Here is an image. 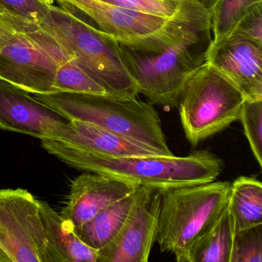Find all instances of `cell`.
Masks as SVG:
<instances>
[{
  "label": "cell",
  "mask_w": 262,
  "mask_h": 262,
  "mask_svg": "<svg viewBox=\"0 0 262 262\" xmlns=\"http://www.w3.org/2000/svg\"><path fill=\"white\" fill-rule=\"evenodd\" d=\"M228 204L236 231L262 225V184L255 178L236 179L231 185Z\"/></svg>",
  "instance_id": "18"
},
{
  "label": "cell",
  "mask_w": 262,
  "mask_h": 262,
  "mask_svg": "<svg viewBox=\"0 0 262 262\" xmlns=\"http://www.w3.org/2000/svg\"><path fill=\"white\" fill-rule=\"evenodd\" d=\"M159 190L139 187L133 209L116 237L98 250V262H147L156 242Z\"/></svg>",
  "instance_id": "8"
},
{
  "label": "cell",
  "mask_w": 262,
  "mask_h": 262,
  "mask_svg": "<svg viewBox=\"0 0 262 262\" xmlns=\"http://www.w3.org/2000/svg\"><path fill=\"white\" fill-rule=\"evenodd\" d=\"M0 262H12L7 253L0 247Z\"/></svg>",
  "instance_id": "26"
},
{
  "label": "cell",
  "mask_w": 262,
  "mask_h": 262,
  "mask_svg": "<svg viewBox=\"0 0 262 262\" xmlns=\"http://www.w3.org/2000/svg\"><path fill=\"white\" fill-rule=\"evenodd\" d=\"M69 121L94 124L116 134L151 147L165 156L168 148L160 116L150 102L119 99L108 95L56 92L32 94Z\"/></svg>",
  "instance_id": "4"
},
{
  "label": "cell",
  "mask_w": 262,
  "mask_h": 262,
  "mask_svg": "<svg viewBox=\"0 0 262 262\" xmlns=\"http://www.w3.org/2000/svg\"><path fill=\"white\" fill-rule=\"evenodd\" d=\"M230 35L262 43V2L248 10Z\"/></svg>",
  "instance_id": "23"
},
{
  "label": "cell",
  "mask_w": 262,
  "mask_h": 262,
  "mask_svg": "<svg viewBox=\"0 0 262 262\" xmlns=\"http://www.w3.org/2000/svg\"><path fill=\"white\" fill-rule=\"evenodd\" d=\"M76 149L111 158L165 156L148 145L108 131L90 122L70 121L58 139Z\"/></svg>",
  "instance_id": "13"
},
{
  "label": "cell",
  "mask_w": 262,
  "mask_h": 262,
  "mask_svg": "<svg viewBox=\"0 0 262 262\" xmlns=\"http://www.w3.org/2000/svg\"><path fill=\"white\" fill-rule=\"evenodd\" d=\"M28 30L56 65V92L107 95L52 35L32 21L29 24Z\"/></svg>",
  "instance_id": "14"
},
{
  "label": "cell",
  "mask_w": 262,
  "mask_h": 262,
  "mask_svg": "<svg viewBox=\"0 0 262 262\" xmlns=\"http://www.w3.org/2000/svg\"><path fill=\"white\" fill-rule=\"evenodd\" d=\"M113 5L138 13L159 17H172L177 12L181 0H103Z\"/></svg>",
  "instance_id": "22"
},
{
  "label": "cell",
  "mask_w": 262,
  "mask_h": 262,
  "mask_svg": "<svg viewBox=\"0 0 262 262\" xmlns=\"http://www.w3.org/2000/svg\"><path fill=\"white\" fill-rule=\"evenodd\" d=\"M30 23L27 19L22 30L0 50V79L31 94L56 93V65L32 37Z\"/></svg>",
  "instance_id": "9"
},
{
  "label": "cell",
  "mask_w": 262,
  "mask_h": 262,
  "mask_svg": "<svg viewBox=\"0 0 262 262\" xmlns=\"http://www.w3.org/2000/svg\"><path fill=\"white\" fill-rule=\"evenodd\" d=\"M245 101L240 90L211 64L204 62L194 70L182 85L177 106L191 146L240 120Z\"/></svg>",
  "instance_id": "6"
},
{
  "label": "cell",
  "mask_w": 262,
  "mask_h": 262,
  "mask_svg": "<svg viewBox=\"0 0 262 262\" xmlns=\"http://www.w3.org/2000/svg\"><path fill=\"white\" fill-rule=\"evenodd\" d=\"M0 12H3V13H10V12L6 8L5 6L1 2H0Z\"/></svg>",
  "instance_id": "27"
},
{
  "label": "cell",
  "mask_w": 262,
  "mask_h": 262,
  "mask_svg": "<svg viewBox=\"0 0 262 262\" xmlns=\"http://www.w3.org/2000/svg\"><path fill=\"white\" fill-rule=\"evenodd\" d=\"M139 188L99 211L89 222L75 228L73 230L78 237L97 251L110 243L128 219L139 194Z\"/></svg>",
  "instance_id": "16"
},
{
  "label": "cell",
  "mask_w": 262,
  "mask_h": 262,
  "mask_svg": "<svg viewBox=\"0 0 262 262\" xmlns=\"http://www.w3.org/2000/svg\"><path fill=\"white\" fill-rule=\"evenodd\" d=\"M262 0H213L211 10L212 40L219 42L231 34L242 16Z\"/></svg>",
  "instance_id": "19"
},
{
  "label": "cell",
  "mask_w": 262,
  "mask_h": 262,
  "mask_svg": "<svg viewBox=\"0 0 262 262\" xmlns=\"http://www.w3.org/2000/svg\"><path fill=\"white\" fill-rule=\"evenodd\" d=\"M262 261V225L236 231L230 262Z\"/></svg>",
  "instance_id": "21"
},
{
  "label": "cell",
  "mask_w": 262,
  "mask_h": 262,
  "mask_svg": "<svg viewBox=\"0 0 262 262\" xmlns=\"http://www.w3.org/2000/svg\"><path fill=\"white\" fill-rule=\"evenodd\" d=\"M6 8L18 16L39 24L42 14L53 0H0Z\"/></svg>",
  "instance_id": "24"
},
{
  "label": "cell",
  "mask_w": 262,
  "mask_h": 262,
  "mask_svg": "<svg viewBox=\"0 0 262 262\" xmlns=\"http://www.w3.org/2000/svg\"><path fill=\"white\" fill-rule=\"evenodd\" d=\"M138 188L105 174L85 171L72 182L68 201L61 215L74 229Z\"/></svg>",
  "instance_id": "12"
},
{
  "label": "cell",
  "mask_w": 262,
  "mask_h": 262,
  "mask_svg": "<svg viewBox=\"0 0 262 262\" xmlns=\"http://www.w3.org/2000/svg\"><path fill=\"white\" fill-rule=\"evenodd\" d=\"M60 113L31 93L0 79V128L40 141L58 139L69 123Z\"/></svg>",
  "instance_id": "10"
},
{
  "label": "cell",
  "mask_w": 262,
  "mask_h": 262,
  "mask_svg": "<svg viewBox=\"0 0 262 262\" xmlns=\"http://www.w3.org/2000/svg\"><path fill=\"white\" fill-rule=\"evenodd\" d=\"M235 232L228 203L211 229L190 248L186 262H230Z\"/></svg>",
  "instance_id": "17"
},
{
  "label": "cell",
  "mask_w": 262,
  "mask_h": 262,
  "mask_svg": "<svg viewBox=\"0 0 262 262\" xmlns=\"http://www.w3.org/2000/svg\"><path fill=\"white\" fill-rule=\"evenodd\" d=\"M0 247L12 262H54L39 200L27 190L0 189Z\"/></svg>",
  "instance_id": "7"
},
{
  "label": "cell",
  "mask_w": 262,
  "mask_h": 262,
  "mask_svg": "<svg viewBox=\"0 0 262 262\" xmlns=\"http://www.w3.org/2000/svg\"><path fill=\"white\" fill-rule=\"evenodd\" d=\"M41 145L50 154L76 169L156 190L214 182L225 167L223 161L209 150L180 157L111 158L76 149L58 140H42Z\"/></svg>",
  "instance_id": "2"
},
{
  "label": "cell",
  "mask_w": 262,
  "mask_h": 262,
  "mask_svg": "<svg viewBox=\"0 0 262 262\" xmlns=\"http://www.w3.org/2000/svg\"><path fill=\"white\" fill-rule=\"evenodd\" d=\"M231 182L214 181L159 190L157 241L162 252L186 262L192 245L208 232L229 200Z\"/></svg>",
  "instance_id": "5"
},
{
  "label": "cell",
  "mask_w": 262,
  "mask_h": 262,
  "mask_svg": "<svg viewBox=\"0 0 262 262\" xmlns=\"http://www.w3.org/2000/svg\"><path fill=\"white\" fill-rule=\"evenodd\" d=\"M206 62L228 78L246 100H262V43L232 35L212 40Z\"/></svg>",
  "instance_id": "11"
},
{
  "label": "cell",
  "mask_w": 262,
  "mask_h": 262,
  "mask_svg": "<svg viewBox=\"0 0 262 262\" xmlns=\"http://www.w3.org/2000/svg\"><path fill=\"white\" fill-rule=\"evenodd\" d=\"M40 214L54 262H98V251L84 243L70 224L47 202L39 201Z\"/></svg>",
  "instance_id": "15"
},
{
  "label": "cell",
  "mask_w": 262,
  "mask_h": 262,
  "mask_svg": "<svg viewBox=\"0 0 262 262\" xmlns=\"http://www.w3.org/2000/svg\"><path fill=\"white\" fill-rule=\"evenodd\" d=\"M27 19L13 13L0 12V50L10 43L22 30Z\"/></svg>",
  "instance_id": "25"
},
{
  "label": "cell",
  "mask_w": 262,
  "mask_h": 262,
  "mask_svg": "<svg viewBox=\"0 0 262 262\" xmlns=\"http://www.w3.org/2000/svg\"><path fill=\"white\" fill-rule=\"evenodd\" d=\"M251 151L257 164L262 167V100L245 99L240 120Z\"/></svg>",
  "instance_id": "20"
},
{
  "label": "cell",
  "mask_w": 262,
  "mask_h": 262,
  "mask_svg": "<svg viewBox=\"0 0 262 262\" xmlns=\"http://www.w3.org/2000/svg\"><path fill=\"white\" fill-rule=\"evenodd\" d=\"M38 25L53 36L108 96L138 98V85L121 56L119 42L94 26L49 6Z\"/></svg>",
  "instance_id": "3"
},
{
  "label": "cell",
  "mask_w": 262,
  "mask_h": 262,
  "mask_svg": "<svg viewBox=\"0 0 262 262\" xmlns=\"http://www.w3.org/2000/svg\"><path fill=\"white\" fill-rule=\"evenodd\" d=\"M213 0H181L161 30L133 42H119L121 56L143 95L153 105L178 106L187 78L206 62L212 42Z\"/></svg>",
  "instance_id": "1"
}]
</instances>
